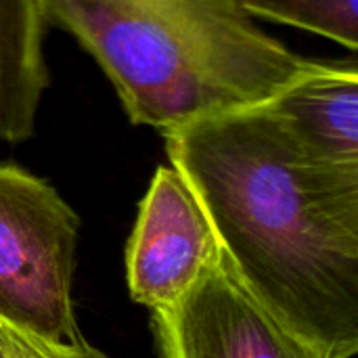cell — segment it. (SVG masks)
<instances>
[{"mask_svg":"<svg viewBox=\"0 0 358 358\" xmlns=\"http://www.w3.org/2000/svg\"><path fill=\"white\" fill-rule=\"evenodd\" d=\"M218 252L214 229L193 191L172 166H159L126 245L132 300L151 313L174 304Z\"/></svg>","mask_w":358,"mask_h":358,"instance_id":"5","label":"cell"},{"mask_svg":"<svg viewBox=\"0 0 358 358\" xmlns=\"http://www.w3.org/2000/svg\"><path fill=\"white\" fill-rule=\"evenodd\" d=\"M159 358H321L237 277L220 250L174 304L153 310Z\"/></svg>","mask_w":358,"mask_h":358,"instance_id":"4","label":"cell"},{"mask_svg":"<svg viewBox=\"0 0 358 358\" xmlns=\"http://www.w3.org/2000/svg\"><path fill=\"white\" fill-rule=\"evenodd\" d=\"M243 285L321 358L358 355V166L306 153L264 105L164 134Z\"/></svg>","mask_w":358,"mask_h":358,"instance_id":"1","label":"cell"},{"mask_svg":"<svg viewBox=\"0 0 358 358\" xmlns=\"http://www.w3.org/2000/svg\"><path fill=\"white\" fill-rule=\"evenodd\" d=\"M0 340L6 358H109L84 342H55L0 321Z\"/></svg>","mask_w":358,"mask_h":358,"instance_id":"9","label":"cell"},{"mask_svg":"<svg viewBox=\"0 0 358 358\" xmlns=\"http://www.w3.org/2000/svg\"><path fill=\"white\" fill-rule=\"evenodd\" d=\"M42 0H0V143L34 136L48 67Z\"/></svg>","mask_w":358,"mask_h":358,"instance_id":"7","label":"cell"},{"mask_svg":"<svg viewBox=\"0 0 358 358\" xmlns=\"http://www.w3.org/2000/svg\"><path fill=\"white\" fill-rule=\"evenodd\" d=\"M0 358H6V352H4V346H2V340H0Z\"/></svg>","mask_w":358,"mask_h":358,"instance_id":"10","label":"cell"},{"mask_svg":"<svg viewBox=\"0 0 358 358\" xmlns=\"http://www.w3.org/2000/svg\"><path fill=\"white\" fill-rule=\"evenodd\" d=\"M264 107L306 153L329 164L358 166L355 61H315Z\"/></svg>","mask_w":358,"mask_h":358,"instance_id":"6","label":"cell"},{"mask_svg":"<svg viewBox=\"0 0 358 358\" xmlns=\"http://www.w3.org/2000/svg\"><path fill=\"white\" fill-rule=\"evenodd\" d=\"M99 63L128 120L162 134L266 105L317 59L260 29L235 0H42Z\"/></svg>","mask_w":358,"mask_h":358,"instance_id":"2","label":"cell"},{"mask_svg":"<svg viewBox=\"0 0 358 358\" xmlns=\"http://www.w3.org/2000/svg\"><path fill=\"white\" fill-rule=\"evenodd\" d=\"M78 233L55 187L0 164V321L55 342L82 338L71 300Z\"/></svg>","mask_w":358,"mask_h":358,"instance_id":"3","label":"cell"},{"mask_svg":"<svg viewBox=\"0 0 358 358\" xmlns=\"http://www.w3.org/2000/svg\"><path fill=\"white\" fill-rule=\"evenodd\" d=\"M252 19L292 25L358 48V0H235Z\"/></svg>","mask_w":358,"mask_h":358,"instance_id":"8","label":"cell"}]
</instances>
